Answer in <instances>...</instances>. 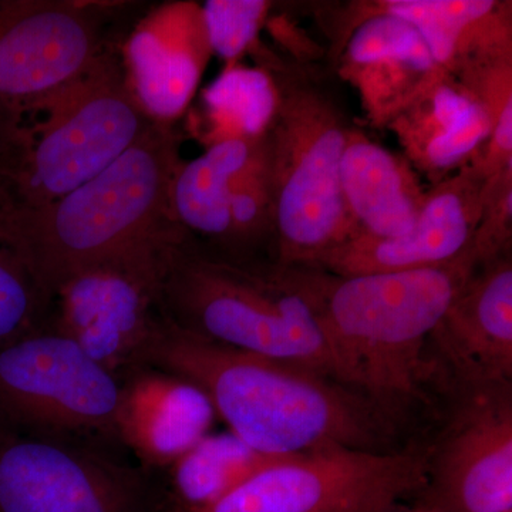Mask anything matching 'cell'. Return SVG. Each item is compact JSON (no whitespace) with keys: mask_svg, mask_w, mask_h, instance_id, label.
<instances>
[{"mask_svg":"<svg viewBox=\"0 0 512 512\" xmlns=\"http://www.w3.org/2000/svg\"><path fill=\"white\" fill-rule=\"evenodd\" d=\"M143 366L200 387L229 431L264 456L330 447L380 450L383 444L382 410L362 393L312 370L201 338L165 316Z\"/></svg>","mask_w":512,"mask_h":512,"instance_id":"cell-1","label":"cell"},{"mask_svg":"<svg viewBox=\"0 0 512 512\" xmlns=\"http://www.w3.org/2000/svg\"><path fill=\"white\" fill-rule=\"evenodd\" d=\"M180 137L154 123L126 153L82 187L39 208L0 218V232L53 296L74 274L161 239L183 235L170 188L181 164Z\"/></svg>","mask_w":512,"mask_h":512,"instance_id":"cell-2","label":"cell"},{"mask_svg":"<svg viewBox=\"0 0 512 512\" xmlns=\"http://www.w3.org/2000/svg\"><path fill=\"white\" fill-rule=\"evenodd\" d=\"M161 308L174 325L201 338L348 386L305 265L235 261L185 237L171 252Z\"/></svg>","mask_w":512,"mask_h":512,"instance_id":"cell-3","label":"cell"},{"mask_svg":"<svg viewBox=\"0 0 512 512\" xmlns=\"http://www.w3.org/2000/svg\"><path fill=\"white\" fill-rule=\"evenodd\" d=\"M480 265L474 249L414 271L339 276L306 266L313 298L346 383L377 406L419 396L424 348Z\"/></svg>","mask_w":512,"mask_h":512,"instance_id":"cell-4","label":"cell"},{"mask_svg":"<svg viewBox=\"0 0 512 512\" xmlns=\"http://www.w3.org/2000/svg\"><path fill=\"white\" fill-rule=\"evenodd\" d=\"M107 55L70 86L0 110V218L39 210L103 173L153 127Z\"/></svg>","mask_w":512,"mask_h":512,"instance_id":"cell-5","label":"cell"},{"mask_svg":"<svg viewBox=\"0 0 512 512\" xmlns=\"http://www.w3.org/2000/svg\"><path fill=\"white\" fill-rule=\"evenodd\" d=\"M279 106L266 131L274 198V261L312 266L357 237L340 164L350 126L336 97L299 69L276 70Z\"/></svg>","mask_w":512,"mask_h":512,"instance_id":"cell-6","label":"cell"},{"mask_svg":"<svg viewBox=\"0 0 512 512\" xmlns=\"http://www.w3.org/2000/svg\"><path fill=\"white\" fill-rule=\"evenodd\" d=\"M121 379L47 322L0 348V427L69 440L116 439Z\"/></svg>","mask_w":512,"mask_h":512,"instance_id":"cell-7","label":"cell"},{"mask_svg":"<svg viewBox=\"0 0 512 512\" xmlns=\"http://www.w3.org/2000/svg\"><path fill=\"white\" fill-rule=\"evenodd\" d=\"M429 460L417 451L349 447L281 457L197 512H387L426 490Z\"/></svg>","mask_w":512,"mask_h":512,"instance_id":"cell-8","label":"cell"},{"mask_svg":"<svg viewBox=\"0 0 512 512\" xmlns=\"http://www.w3.org/2000/svg\"><path fill=\"white\" fill-rule=\"evenodd\" d=\"M184 238L161 239L70 276L53 296L50 325L120 379L143 366L164 319L168 261Z\"/></svg>","mask_w":512,"mask_h":512,"instance_id":"cell-9","label":"cell"},{"mask_svg":"<svg viewBox=\"0 0 512 512\" xmlns=\"http://www.w3.org/2000/svg\"><path fill=\"white\" fill-rule=\"evenodd\" d=\"M138 468L56 437L0 427V512H161Z\"/></svg>","mask_w":512,"mask_h":512,"instance_id":"cell-10","label":"cell"},{"mask_svg":"<svg viewBox=\"0 0 512 512\" xmlns=\"http://www.w3.org/2000/svg\"><path fill=\"white\" fill-rule=\"evenodd\" d=\"M96 5L0 2V110H20L82 79L104 52Z\"/></svg>","mask_w":512,"mask_h":512,"instance_id":"cell-11","label":"cell"},{"mask_svg":"<svg viewBox=\"0 0 512 512\" xmlns=\"http://www.w3.org/2000/svg\"><path fill=\"white\" fill-rule=\"evenodd\" d=\"M485 178L473 164L431 184L416 224L393 238L359 235L332 249L316 268L339 276L392 274L447 264L473 248Z\"/></svg>","mask_w":512,"mask_h":512,"instance_id":"cell-12","label":"cell"},{"mask_svg":"<svg viewBox=\"0 0 512 512\" xmlns=\"http://www.w3.org/2000/svg\"><path fill=\"white\" fill-rule=\"evenodd\" d=\"M426 503L441 512H512V407L477 394L429 460Z\"/></svg>","mask_w":512,"mask_h":512,"instance_id":"cell-13","label":"cell"},{"mask_svg":"<svg viewBox=\"0 0 512 512\" xmlns=\"http://www.w3.org/2000/svg\"><path fill=\"white\" fill-rule=\"evenodd\" d=\"M429 340L474 393L510 390L511 252L477 266Z\"/></svg>","mask_w":512,"mask_h":512,"instance_id":"cell-14","label":"cell"},{"mask_svg":"<svg viewBox=\"0 0 512 512\" xmlns=\"http://www.w3.org/2000/svg\"><path fill=\"white\" fill-rule=\"evenodd\" d=\"M210 53L200 6L175 5L131 33L124 46V74L148 119L173 126L183 116Z\"/></svg>","mask_w":512,"mask_h":512,"instance_id":"cell-15","label":"cell"},{"mask_svg":"<svg viewBox=\"0 0 512 512\" xmlns=\"http://www.w3.org/2000/svg\"><path fill=\"white\" fill-rule=\"evenodd\" d=\"M217 419L200 387L141 366L121 377L116 439L148 468H168L211 433Z\"/></svg>","mask_w":512,"mask_h":512,"instance_id":"cell-16","label":"cell"},{"mask_svg":"<svg viewBox=\"0 0 512 512\" xmlns=\"http://www.w3.org/2000/svg\"><path fill=\"white\" fill-rule=\"evenodd\" d=\"M413 168L439 183L476 160L491 133L481 101L456 77L441 73L387 126Z\"/></svg>","mask_w":512,"mask_h":512,"instance_id":"cell-17","label":"cell"},{"mask_svg":"<svg viewBox=\"0 0 512 512\" xmlns=\"http://www.w3.org/2000/svg\"><path fill=\"white\" fill-rule=\"evenodd\" d=\"M340 181L357 237L393 238L416 224L426 200L412 164L380 146L359 128H350Z\"/></svg>","mask_w":512,"mask_h":512,"instance_id":"cell-18","label":"cell"},{"mask_svg":"<svg viewBox=\"0 0 512 512\" xmlns=\"http://www.w3.org/2000/svg\"><path fill=\"white\" fill-rule=\"evenodd\" d=\"M389 13L419 30L434 62L456 76L471 60L512 49L511 3L494 0H383L357 15Z\"/></svg>","mask_w":512,"mask_h":512,"instance_id":"cell-19","label":"cell"},{"mask_svg":"<svg viewBox=\"0 0 512 512\" xmlns=\"http://www.w3.org/2000/svg\"><path fill=\"white\" fill-rule=\"evenodd\" d=\"M258 140L217 141L200 157L181 161L175 171L170 188L174 221L187 238L214 254L227 255L232 181Z\"/></svg>","mask_w":512,"mask_h":512,"instance_id":"cell-20","label":"cell"},{"mask_svg":"<svg viewBox=\"0 0 512 512\" xmlns=\"http://www.w3.org/2000/svg\"><path fill=\"white\" fill-rule=\"evenodd\" d=\"M278 458L258 453L231 431L207 434L167 468L163 510H207Z\"/></svg>","mask_w":512,"mask_h":512,"instance_id":"cell-21","label":"cell"},{"mask_svg":"<svg viewBox=\"0 0 512 512\" xmlns=\"http://www.w3.org/2000/svg\"><path fill=\"white\" fill-rule=\"evenodd\" d=\"M211 143L258 140L271 127L279 106L274 74L262 67L228 64L201 94Z\"/></svg>","mask_w":512,"mask_h":512,"instance_id":"cell-22","label":"cell"},{"mask_svg":"<svg viewBox=\"0 0 512 512\" xmlns=\"http://www.w3.org/2000/svg\"><path fill=\"white\" fill-rule=\"evenodd\" d=\"M340 67L365 66L384 60L400 62L427 76L443 73L419 30L389 13L355 16L340 53ZM446 73V72H444Z\"/></svg>","mask_w":512,"mask_h":512,"instance_id":"cell-23","label":"cell"},{"mask_svg":"<svg viewBox=\"0 0 512 512\" xmlns=\"http://www.w3.org/2000/svg\"><path fill=\"white\" fill-rule=\"evenodd\" d=\"M50 311L28 265L0 232V348L43 328Z\"/></svg>","mask_w":512,"mask_h":512,"instance_id":"cell-24","label":"cell"},{"mask_svg":"<svg viewBox=\"0 0 512 512\" xmlns=\"http://www.w3.org/2000/svg\"><path fill=\"white\" fill-rule=\"evenodd\" d=\"M271 3L265 0H208L200 6L211 53L237 63L258 40Z\"/></svg>","mask_w":512,"mask_h":512,"instance_id":"cell-25","label":"cell"},{"mask_svg":"<svg viewBox=\"0 0 512 512\" xmlns=\"http://www.w3.org/2000/svg\"><path fill=\"white\" fill-rule=\"evenodd\" d=\"M511 238L512 165L485 178L483 212L473 241L480 265L511 252Z\"/></svg>","mask_w":512,"mask_h":512,"instance_id":"cell-26","label":"cell"},{"mask_svg":"<svg viewBox=\"0 0 512 512\" xmlns=\"http://www.w3.org/2000/svg\"><path fill=\"white\" fill-rule=\"evenodd\" d=\"M387 512H441V511L437 510L436 507H433V505H430L429 503H423V504L416 505V507H413V508L397 507V508H394V510H390Z\"/></svg>","mask_w":512,"mask_h":512,"instance_id":"cell-27","label":"cell"}]
</instances>
